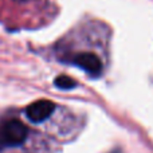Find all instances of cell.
<instances>
[{
  "label": "cell",
  "mask_w": 153,
  "mask_h": 153,
  "mask_svg": "<svg viewBox=\"0 0 153 153\" xmlns=\"http://www.w3.org/2000/svg\"><path fill=\"white\" fill-rule=\"evenodd\" d=\"M54 109H55L54 102H51L48 100H39L36 102L31 103L26 109V116L30 121L39 124V122H43L45 120H47L53 114Z\"/></svg>",
  "instance_id": "cell-3"
},
{
  "label": "cell",
  "mask_w": 153,
  "mask_h": 153,
  "mask_svg": "<svg viewBox=\"0 0 153 153\" xmlns=\"http://www.w3.org/2000/svg\"><path fill=\"white\" fill-rule=\"evenodd\" d=\"M54 83H55L56 87H59V89H62V90H70V89H74L76 86V82L67 75H59L58 78L54 81Z\"/></svg>",
  "instance_id": "cell-4"
},
{
  "label": "cell",
  "mask_w": 153,
  "mask_h": 153,
  "mask_svg": "<svg viewBox=\"0 0 153 153\" xmlns=\"http://www.w3.org/2000/svg\"><path fill=\"white\" fill-rule=\"evenodd\" d=\"M28 128L19 120H8L0 125V151L5 146H19L27 140Z\"/></svg>",
  "instance_id": "cell-1"
},
{
  "label": "cell",
  "mask_w": 153,
  "mask_h": 153,
  "mask_svg": "<svg viewBox=\"0 0 153 153\" xmlns=\"http://www.w3.org/2000/svg\"><path fill=\"white\" fill-rule=\"evenodd\" d=\"M73 63L76 65L78 67H81L83 71H86L87 74L91 76H98L102 73V62L95 54L93 53H81L76 54L73 58Z\"/></svg>",
  "instance_id": "cell-2"
}]
</instances>
